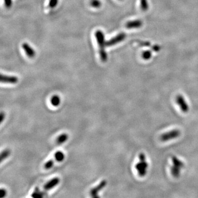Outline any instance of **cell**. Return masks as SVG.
<instances>
[{"instance_id":"obj_1","label":"cell","mask_w":198,"mask_h":198,"mask_svg":"<svg viewBox=\"0 0 198 198\" xmlns=\"http://www.w3.org/2000/svg\"><path fill=\"white\" fill-rule=\"evenodd\" d=\"M95 36L99 46L100 59L102 62H105L107 60V54L105 50L106 41L105 39V35L101 30H98L95 33Z\"/></svg>"},{"instance_id":"obj_2","label":"cell","mask_w":198,"mask_h":198,"mask_svg":"<svg viewBox=\"0 0 198 198\" xmlns=\"http://www.w3.org/2000/svg\"><path fill=\"white\" fill-rule=\"evenodd\" d=\"M148 167L146 155L144 153H140L139 156V162L135 165V169L140 177H145L146 175Z\"/></svg>"},{"instance_id":"obj_3","label":"cell","mask_w":198,"mask_h":198,"mask_svg":"<svg viewBox=\"0 0 198 198\" xmlns=\"http://www.w3.org/2000/svg\"><path fill=\"white\" fill-rule=\"evenodd\" d=\"M172 161L173 165L170 168L171 173L173 177L178 178L180 176L181 171L184 167V163L175 156L172 157Z\"/></svg>"},{"instance_id":"obj_4","label":"cell","mask_w":198,"mask_h":198,"mask_svg":"<svg viewBox=\"0 0 198 198\" xmlns=\"http://www.w3.org/2000/svg\"><path fill=\"white\" fill-rule=\"evenodd\" d=\"M181 134L179 129H173L161 135L160 139L163 142H169L171 140L178 138Z\"/></svg>"},{"instance_id":"obj_5","label":"cell","mask_w":198,"mask_h":198,"mask_svg":"<svg viewBox=\"0 0 198 198\" xmlns=\"http://www.w3.org/2000/svg\"><path fill=\"white\" fill-rule=\"evenodd\" d=\"M176 102L184 113H187L189 111V107L185 99L182 95H178L176 98Z\"/></svg>"},{"instance_id":"obj_6","label":"cell","mask_w":198,"mask_h":198,"mask_svg":"<svg viewBox=\"0 0 198 198\" xmlns=\"http://www.w3.org/2000/svg\"><path fill=\"white\" fill-rule=\"evenodd\" d=\"M126 37V34L124 33H121L118 34V35L112 37V39H110L109 40L106 41V46L110 47L118 43L123 41L125 38Z\"/></svg>"},{"instance_id":"obj_7","label":"cell","mask_w":198,"mask_h":198,"mask_svg":"<svg viewBox=\"0 0 198 198\" xmlns=\"http://www.w3.org/2000/svg\"><path fill=\"white\" fill-rule=\"evenodd\" d=\"M107 185V181L106 180L102 181L97 186L93 188L90 191V195L93 198H99L98 193L101 191L104 188H105Z\"/></svg>"},{"instance_id":"obj_8","label":"cell","mask_w":198,"mask_h":198,"mask_svg":"<svg viewBox=\"0 0 198 198\" xmlns=\"http://www.w3.org/2000/svg\"><path fill=\"white\" fill-rule=\"evenodd\" d=\"M0 80L1 83H9V84H15L18 82V78L15 76H6L3 74L1 75Z\"/></svg>"},{"instance_id":"obj_9","label":"cell","mask_w":198,"mask_h":198,"mask_svg":"<svg viewBox=\"0 0 198 198\" xmlns=\"http://www.w3.org/2000/svg\"><path fill=\"white\" fill-rule=\"evenodd\" d=\"M22 48L25 51L26 55L29 58H33L35 55V52L28 43H24L22 44Z\"/></svg>"},{"instance_id":"obj_10","label":"cell","mask_w":198,"mask_h":198,"mask_svg":"<svg viewBox=\"0 0 198 198\" xmlns=\"http://www.w3.org/2000/svg\"><path fill=\"white\" fill-rule=\"evenodd\" d=\"M60 183V179L58 178H54L51 179L48 182L45 184L43 188L46 191H49L56 187Z\"/></svg>"},{"instance_id":"obj_11","label":"cell","mask_w":198,"mask_h":198,"mask_svg":"<svg viewBox=\"0 0 198 198\" xmlns=\"http://www.w3.org/2000/svg\"><path fill=\"white\" fill-rule=\"evenodd\" d=\"M142 25V22L140 20H134L127 22L126 27L128 29H136L140 28Z\"/></svg>"},{"instance_id":"obj_12","label":"cell","mask_w":198,"mask_h":198,"mask_svg":"<svg viewBox=\"0 0 198 198\" xmlns=\"http://www.w3.org/2000/svg\"><path fill=\"white\" fill-rule=\"evenodd\" d=\"M68 138V135L66 133L60 135L57 138L56 143L58 145H61L66 142Z\"/></svg>"},{"instance_id":"obj_13","label":"cell","mask_w":198,"mask_h":198,"mask_svg":"<svg viewBox=\"0 0 198 198\" xmlns=\"http://www.w3.org/2000/svg\"><path fill=\"white\" fill-rule=\"evenodd\" d=\"M51 103L54 106H58L60 104V98L58 95H54L51 99Z\"/></svg>"},{"instance_id":"obj_14","label":"cell","mask_w":198,"mask_h":198,"mask_svg":"<svg viewBox=\"0 0 198 198\" xmlns=\"http://www.w3.org/2000/svg\"><path fill=\"white\" fill-rule=\"evenodd\" d=\"M55 158L57 161L58 162H61L64 159V155L62 151H57L55 154Z\"/></svg>"},{"instance_id":"obj_15","label":"cell","mask_w":198,"mask_h":198,"mask_svg":"<svg viewBox=\"0 0 198 198\" xmlns=\"http://www.w3.org/2000/svg\"><path fill=\"white\" fill-rule=\"evenodd\" d=\"M140 7L142 11H146L148 8V2L147 0H140Z\"/></svg>"},{"instance_id":"obj_16","label":"cell","mask_w":198,"mask_h":198,"mask_svg":"<svg viewBox=\"0 0 198 198\" xmlns=\"http://www.w3.org/2000/svg\"><path fill=\"white\" fill-rule=\"evenodd\" d=\"M10 155V151L9 150H5L3 151L1 154V162H2L3 160L6 159Z\"/></svg>"},{"instance_id":"obj_17","label":"cell","mask_w":198,"mask_h":198,"mask_svg":"<svg viewBox=\"0 0 198 198\" xmlns=\"http://www.w3.org/2000/svg\"><path fill=\"white\" fill-rule=\"evenodd\" d=\"M90 4L92 7L95 8H98L101 6V2L99 0H91Z\"/></svg>"},{"instance_id":"obj_18","label":"cell","mask_w":198,"mask_h":198,"mask_svg":"<svg viewBox=\"0 0 198 198\" xmlns=\"http://www.w3.org/2000/svg\"><path fill=\"white\" fill-rule=\"evenodd\" d=\"M43 197V194L37 188H36L34 191L33 193L31 195V197L33 198H42Z\"/></svg>"},{"instance_id":"obj_19","label":"cell","mask_w":198,"mask_h":198,"mask_svg":"<svg viewBox=\"0 0 198 198\" xmlns=\"http://www.w3.org/2000/svg\"><path fill=\"white\" fill-rule=\"evenodd\" d=\"M151 55H152L151 52L150 51H144V52H143V53L142 54V58L145 60H148V59H150L151 57Z\"/></svg>"},{"instance_id":"obj_20","label":"cell","mask_w":198,"mask_h":198,"mask_svg":"<svg viewBox=\"0 0 198 198\" xmlns=\"http://www.w3.org/2000/svg\"><path fill=\"white\" fill-rule=\"evenodd\" d=\"M54 161L51 160H49L45 163V164L44 165V167L46 170H49L54 166Z\"/></svg>"},{"instance_id":"obj_21","label":"cell","mask_w":198,"mask_h":198,"mask_svg":"<svg viewBox=\"0 0 198 198\" xmlns=\"http://www.w3.org/2000/svg\"><path fill=\"white\" fill-rule=\"evenodd\" d=\"M58 3V0H50L49 7L50 8H54L56 7Z\"/></svg>"},{"instance_id":"obj_22","label":"cell","mask_w":198,"mask_h":198,"mask_svg":"<svg viewBox=\"0 0 198 198\" xmlns=\"http://www.w3.org/2000/svg\"><path fill=\"white\" fill-rule=\"evenodd\" d=\"M5 5L7 8H10L12 5V0H4Z\"/></svg>"},{"instance_id":"obj_23","label":"cell","mask_w":198,"mask_h":198,"mask_svg":"<svg viewBox=\"0 0 198 198\" xmlns=\"http://www.w3.org/2000/svg\"><path fill=\"white\" fill-rule=\"evenodd\" d=\"M0 193H1V195H0V198H2L5 197H6V194H7V192H6V191L4 189H1V191H0Z\"/></svg>"},{"instance_id":"obj_24","label":"cell","mask_w":198,"mask_h":198,"mask_svg":"<svg viewBox=\"0 0 198 198\" xmlns=\"http://www.w3.org/2000/svg\"><path fill=\"white\" fill-rule=\"evenodd\" d=\"M153 50L155 52H158L160 50V46L159 45H155L153 47Z\"/></svg>"},{"instance_id":"obj_25","label":"cell","mask_w":198,"mask_h":198,"mask_svg":"<svg viewBox=\"0 0 198 198\" xmlns=\"http://www.w3.org/2000/svg\"><path fill=\"white\" fill-rule=\"evenodd\" d=\"M5 118V113H3V112H2L1 113V115H0V119H1V123H2L3 122V120H4Z\"/></svg>"},{"instance_id":"obj_26","label":"cell","mask_w":198,"mask_h":198,"mask_svg":"<svg viewBox=\"0 0 198 198\" xmlns=\"http://www.w3.org/2000/svg\"><path fill=\"white\" fill-rule=\"evenodd\" d=\"M140 45L142 46H150V43L148 42H140Z\"/></svg>"},{"instance_id":"obj_27","label":"cell","mask_w":198,"mask_h":198,"mask_svg":"<svg viewBox=\"0 0 198 198\" xmlns=\"http://www.w3.org/2000/svg\"><path fill=\"white\" fill-rule=\"evenodd\" d=\"M120 1H123V0H120Z\"/></svg>"}]
</instances>
